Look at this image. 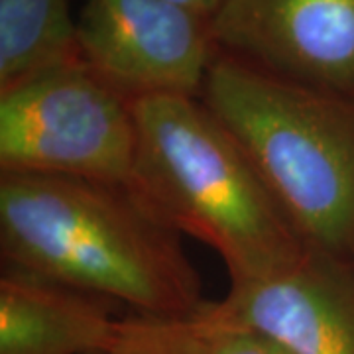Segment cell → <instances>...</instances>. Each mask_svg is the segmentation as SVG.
Masks as SVG:
<instances>
[{"label":"cell","mask_w":354,"mask_h":354,"mask_svg":"<svg viewBox=\"0 0 354 354\" xmlns=\"http://www.w3.org/2000/svg\"><path fill=\"white\" fill-rule=\"evenodd\" d=\"M348 252L353 254V258H354V230H353V239H351V246H348Z\"/></svg>","instance_id":"4fadbf2b"},{"label":"cell","mask_w":354,"mask_h":354,"mask_svg":"<svg viewBox=\"0 0 354 354\" xmlns=\"http://www.w3.org/2000/svg\"><path fill=\"white\" fill-rule=\"evenodd\" d=\"M109 354H201L189 319L132 315L120 321Z\"/></svg>","instance_id":"30bf717a"},{"label":"cell","mask_w":354,"mask_h":354,"mask_svg":"<svg viewBox=\"0 0 354 354\" xmlns=\"http://www.w3.org/2000/svg\"><path fill=\"white\" fill-rule=\"evenodd\" d=\"M75 28L79 62L132 102L201 97L221 53L213 18L171 0H83Z\"/></svg>","instance_id":"5b68a950"},{"label":"cell","mask_w":354,"mask_h":354,"mask_svg":"<svg viewBox=\"0 0 354 354\" xmlns=\"http://www.w3.org/2000/svg\"><path fill=\"white\" fill-rule=\"evenodd\" d=\"M189 321L197 335L201 354H291L281 344L254 330L215 325L195 317Z\"/></svg>","instance_id":"8fae6325"},{"label":"cell","mask_w":354,"mask_h":354,"mask_svg":"<svg viewBox=\"0 0 354 354\" xmlns=\"http://www.w3.org/2000/svg\"><path fill=\"white\" fill-rule=\"evenodd\" d=\"M111 301L4 266L0 354H109L120 321Z\"/></svg>","instance_id":"ba28073f"},{"label":"cell","mask_w":354,"mask_h":354,"mask_svg":"<svg viewBox=\"0 0 354 354\" xmlns=\"http://www.w3.org/2000/svg\"><path fill=\"white\" fill-rule=\"evenodd\" d=\"M132 106L138 144L128 189L177 234L215 250L230 288L301 262L305 239L201 97L160 95Z\"/></svg>","instance_id":"7a4b0ae2"},{"label":"cell","mask_w":354,"mask_h":354,"mask_svg":"<svg viewBox=\"0 0 354 354\" xmlns=\"http://www.w3.org/2000/svg\"><path fill=\"white\" fill-rule=\"evenodd\" d=\"M138 130L132 101L81 62L0 93V169L128 187Z\"/></svg>","instance_id":"277c9868"},{"label":"cell","mask_w":354,"mask_h":354,"mask_svg":"<svg viewBox=\"0 0 354 354\" xmlns=\"http://www.w3.org/2000/svg\"><path fill=\"white\" fill-rule=\"evenodd\" d=\"M4 266L118 301L136 315L191 319L207 304L179 234L122 185L0 176Z\"/></svg>","instance_id":"6da1fadb"},{"label":"cell","mask_w":354,"mask_h":354,"mask_svg":"<svg viewBox=\"0 0 354 354\" xmlns=\"http://www.w3.org/2000/svg\"><path fill=\"white\" fill-rule=\"evenodd\" d=\"M171 2H177L181 6H187L191 10H195V12L205 14V16L213 18L225 0H171Z\"/></svg>","instance_id":"7c38bea8"},{"label":"cell","mask_w":354,"mask_h":354,"mask_svg":"<svg viewBox=\"0 0 354 354\" xmlns=\"http://www.w3.org/2000/svg\"><path fill=\"white\" fill-rule=\"evenodd\" d=\"M260 333L291 354H354V258L309 246L276 278L230 288L193 315Z\"/></svg>","instance_id":"52a82bcc"},{"label":"cell","mask_w":354,"mask_h":354,"mask_svg":"<svg viewBox=\"0 0 354 354\" xmlns=\"http://www.w3.org/2000/svg\"><path fill=\"white\" fill-rule=\"evenodd\" d=\"M79 62L67 0H0V93Z\"/></svg>","instance_id":"9c48e42d"},{"label":"cell","mask_w":354,"mask_h":354,"mask_svg":"<svg viewBox=\"0 0 354 354\" xmlns=\"http://www.w3.org/2000/svg\"><path fill=\"white\" fill-rule=\"evenodd\" d=\"M201 101L241 144L307 246L348 252L354 97L291 83L221 51Z\"/></svg>","instance_id":"3957f363"},{"label":"cell","mask_w":354,"mask_h":354,"mask_svg":"<svg viewBox=\"0 0 354 354\" xmlns=\"http://www.w3.org/2000/svg\"><path fill=\"white\" fill-rule=\"evenodd\" d=\"M213 36L270 75L354 97V0H225Z\"/></svg>","instance_id":"8992f818"}]
</instances>
